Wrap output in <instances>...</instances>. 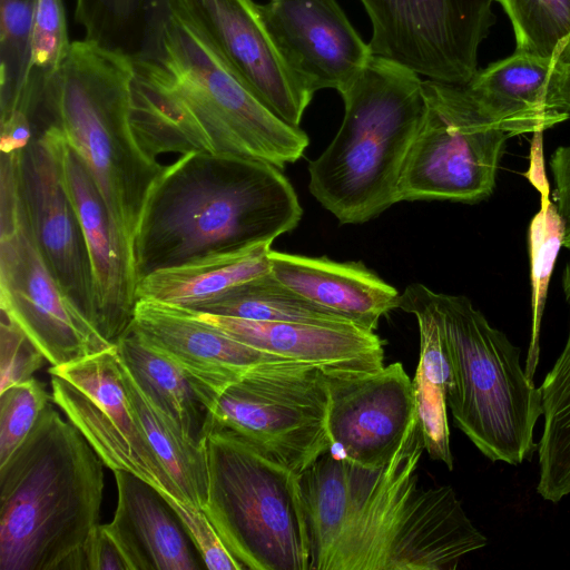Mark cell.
Returning <instances> with one entry per match:
<instances>
[{"instance_id":"cell-19","label":"cell","mask_w":570,"mask_h":570,"mask_svg":"<svg viewBox=\"0 0 570 570\" xmlns=\"http://www.w3.org/2000/svg\"><path fill=\"white\" fill-rule=\"evenodd\" d=\"M129 327L187 373L207 412L253 366L291 361L234 338L193 309L155 301H137Z\"/></svg>"},{"instance_id":"cell-9","label":"cell","mask_w":570,"mask_h":570,"mask_svg":"<svg viewBox=\"0 0 570 570\" xmlns=\"http://www.w3.org/2000/svg\"><path fill=\"white\" fill-rule=\"evenodd\" d=\"M0 306L51 366L108 350L106 340L65 293L35 238L17 173V151L0 161Z\"/></svg>"},{"instance_id":"cell-23","label":"cell","mask_w":570,"mask_h":570,"mask_svg":"<svg viewBox=\"0 0 570 570\" xmlns=\"http://www.w3.org/2000/svg\"><path fill=\"white\" fill-rule=\"evenodd\" d=\"M117 507L107 524L130 570H195L200 566L179 518L159 489L114 471Z\"/></svg>"},{"instance_id":"cell-34","label":"cell","mask_w":570,"mask_h":570,"mask_svg":"<svg viewBox=\"0 0 570 570\" xmlns=\"http://www.w3.org/2000/svg\"><path fill=\"white\" fill-rule=\"evenodd\" d=\"M70 46L62 1L38 0L31 39L30 67L21 90L43 91L58 75Z\"/></svg>"},{"instance_id":"cell-6","label":"cell","mask_w":570,"mask_h":570,"mask_svg":"<svg viewBox=\"0 0 570 570\" xmlns=\"http://www.w3.org/2000/svg\"><path fill=\"white\" fill-rule=\"evenodd\" d=\"M434 297L452 370L448 407L456 428L492 462L530 460L542 400L521 365L520 348L468 297Z\"/></svg>"},{"instance_id":"cell-20","label":"cell","mask_w":570,"mask_h":570,"mask_svg":"<svg viewBox=\"0 0 570 570\" xmlns=\"http://www.w3.org/2000/svg\"><path fill=\"white\" fill-rule=\"evenodd\" d=\"M468 89L511 137L544 131L570 117L567 63L518 52L478 70Z\"/></svg>"},{"instance_id":"cell-8","label":"cell","mask_w":570,"mask_h":570,"mask_svg":"<svg viewBox=\"0 0 570 570\" xmlns=\"http://www.w3.org/2000/svg\"><path fill=\"white\" fill-rule=\"evenodd\" d=\"M208 495L203 511L249 570H309L297 476L230 431L204 424Z\"/></svg>"},{"instance_id":"cell-24","label":"cell","mask_w":570,"mask_h":570,"mask_svg":"<svg viewBox=\"0 0 570 570\" xmlns=\"http://www.w3.org/2000/svg\"><path fill=\"white\" fill-rule=\"evenodd\" d=\"M435 292L412 283L400 295L399 308L415 316L420 333V357L412 380L416 416L425 451L451 471L453 455L448 422V391L452 384Z\"/></svg>"},{"instance_id":"cell-16","label":"cell","mask_w":570,"mask_h":570,"mask_svg":"<svg viewBox=\"0 0 570 570\" xmlns=\"http://www.w3.org/2000/svg\"><path fill=\"white\" fill-rule=\"evenodd\" d=\"M326 379L333 449L357 465L387 463L417 419L412 380L403 365L394 362L373 372Z\"/></svg>"},{"instance_id":"cell-36","label":"cell","mask_w":570,"mask_h":570,"mask_svg":"<svg viewBox=\"0 0 570 570\" xmlns=\"http://www.w3.org/2000/svg\"><path fill=\"white\" fill-rule=\"evenodd\" d=\"M183 523L204 566L212 570H244L224 544L205 512L161 491Z\"/></svg>"},{"instance_id":"cell-10","label":"cell","mask_w":570,"mask_h":570,"mask_svg":"<svg viewBox=\"0 0 570 570\" xmlns=\"http://www.w3.org/2000/svg\"><path fill=\"white\" fill-rule=\"evenodd\" d=\"M423 116L397 185V202L473 204L495 186L511 137L466 85L423 80Z\"/></svg>"},{"instance_id":"cell-5","label":"cell","mask_w":570,"mask_h":570,"mask_svg":"<svg viewBox=\"0 0 570 570\" xmlns=\"http://www.w3.org/2000/svg\"><path fill=\"white\" fill-rule=\"evenodd\" d=\"M421 76L372 56L342 91L344 117L309 163L308 189L341 224L365 223L397 202L401 173L424 109Z\"/></svg>"},{"instance_id":"cell-14","label":"cell","mask_w":570,"mask_h":570,"mask_svg":"<svg viewBox=\"0 0 570 570\" xmlns=\"http://www.w3.org/2000/svg\"><path fill=\"white\" fill-rule=\"evenodd\" d=\"M238 80L272 112L299 127L314 94L277 50L253 0H170Z\"/></svg>"},{"instance_id":"cell-41","label":"cell","mask_w":570,"mask_h":570,"mask_svg":"<svg viewBox=\"0 0 570 570\" xmlns=\"http://www.w3.org/2000/svg\"><path fill=\"white\" fill-rule=\"evenodd\" d=\"M542 134L543 131H538L533 134L534 137L532 139L530 148V166L529 169L524 173V176L539 191V194L550 191L549 180L546 176L543 166L544 164Z\"/></svg>"},{"instance_id":"cell-17","label":"cell","mask_w":570,"mask_h":570,"mask_svg":"<svg viewBox=\"0 0 570 570\" xmlns=\"http://www.w3.org/2000/svg\"><path fill=\"white\" fill-rule=\"evenodd\" d=\"M259 11L284 61L313 94L342 91L373 56L336 0H268Z\"/></svg>"},{"instance_id":"cell-40","label":"cell","mask_w":570,"mask_h":570,"mask_svg":"<svg viewBox=\"0 0 570 570\" xmlns=\"http://www.w3.org/2000/svg\"><path fill=\"white\" fill-rule=\"evenodd\" d=\"M35 136L30 119L22 112H11L1 116V153H12L24 149Z\"/></svg>"},{"instance_id":"cell-30","label":"cell","mask_w":570,"mask_h":570,"mask_svg":"<svg viewBox=\"0 0 570 570\" xmlns=\"http://www.w3.org/2000/svg\"><path fill=\"white\" fill-rule=\"evenodd\" d=\"M193 311L252 321L352 323L302 298L282 285L272 273L246 282Z\"/></svg>"},{"instance_id":"cell-31","label":"cell","mask_w":570,"mask_h":570,"mask_svg":"<svg viewBox=\"0 0 570 570\" xmlns=\"http://www.w3.org/2000/svg\"><path fill=\"white\" fill-rule=\"evenodd\" d=\"M540 209L528 228L532 317L524 371L533 382L539 363L540 330L549 283L564 238V222L557 204L550 198V191L540 194Z\"/></svg>"},{"instance_id":"cell-43","label":"cell","mask_w":570,"mask_h":570,"mask_svg":"<svg viewBox=\"0 0 570 570\" xmlns=\"http://www.w3.org/2000/svg\"><path fill=\"white\" fill-rule=\"evenodd\" d=\"M567 73H568V79H569V85H570V62L567 63Z\"/></svg>"},{"instance_id":"cell-39","label":"cell","mask_w":570,"mask_h":570,"mask_svg":"<svg viewBox=\"0 0 570 570\" xmlns=\"http://www.w3.org/2000/svg\"><path fill=\"white\" fill-rule=\"evenodd\" d=\"M554 203L564 222L563 247L570 252V144L558 147L550 159Z\"/></svg>"},{"instance_id":"cell-1","label":"cell","mask_w":570,"mask_h":570,"mask_svg":"<svg viewBox=\"0 0 570 570\" xmlns=\"http://www.w3.org/2000/svg\"><path fill=\"white\" fill-rule=\"evenodd\" d=\"M424 450L416 419L384 465L328 451L297 476L309 570H455L488 544L452 487L420 485Z\"/></svg>"},{"instance_id":"cell-4","label":"cell","mask_w":570,"mask_h":570,"mask_svg":"<svg viewBox=\"0 0 570 570\" xmlns=\"http://www.w3.org/2000/svg\"><path fill=\"white\" fill-rule=\"evenodd\" d=\"M132 60L89 40L71 42L36 115L57 126L92 176L132 250L150 190L166 166L140 147L130 121Z\"/></svg>"},{"instance_id":"cell-28","label":"cell","mask_w":570,"mask_h":570,"mask_svg":"<svg viewBox=\"0 0 570 570\" xmlns=\"http://www.w3.org/2000/svg\"><path fill=\"white\" fill-rule=\"evenodd\" d=\"M170 12V0H76L85 39L131 60L153 51Z\"/></svg>"},{"instance_id":"cell-37","label":"cell","mask_w":570,"mask_h":570,"mask_svg":"<svg viewBox=\"0 0 570 570\" xmlns=\"http://www.w3.org/2000/svg\"><path fill=\"white\" fill-rule=\"evenodd\" d=\"M45 360V355L29 336L1 313L0 392L33 377Z\"/></svg>"},{"instance_id":"cell-7","label":"cell","mask_w":570,"mask_h":570,"mask_svg":"<svg viewBox=\"0 0 570 570\" xmlns=\"http://www.w3.org/2000/svg\"><path fill=\"white\" fill-rule=\"evenodd\" d=\"M132 63L184 108L214 154L283 169L298 160L309 144L305 131L261 102L171 8L154 50Z\"/></svg>"},{"instance_id":"cell-22","label":"cell","mask_w":570,"mask_h":570,"mask_svg":"<svg viewBox=\"0 0 570 570\" xmlns=\"http://www.w3.org/2000/svg\"><path fill=\"white\" fill-rule=\"evenodd\" d=\"M271 273L302 298L370 331L399 308L400 293L361 262H336L271 249Z\"/></svg>"},{"instance_id":"cell-27","label":"cell","mask_w":570,"mask_h":570,"mask_svg":"<svg viewBox=\"0 0 570 570\" xmlns=\"http://www.w3.org/2000/svg\"><path fill=\"white\" fill-rule=\"evenodd\" d=\"M121 366L130 403L153 451L178 489L181 501L203 509L208 495V464L204 440L187 438L145 395L122 363Z\"/></svg>"},{"instance_id":"cell-13","label":"cell","mask_w":570,"mask_h":570,"mask_svg":"<svg viewBox=\"0 0 570 570\" xmlns=\"http://www.w3.org/2000/svg\"><path fill=\"white\" fill-rule=\"evenodd\" d=\"M48 372L52 402L105 465L131 472L181 501L132 409L116 344L77 362L51 366Z\"/></svg>"},{"instance_id":"cell-38","label":"cell","mask_w":570,"mask_h":570,"mask_svg":"<svg viewBox=\"0 0 570 570\" xmlns=\"http://www.w3.org/2000/svg\"><path fill=\"white\" fill-rule=\"evenodd\" d=\"M66 570H130L107 524H98Z\"/></svg>"},{"instance_id":"cell-35","label":"cell","mask_w":570,"mask_h":570,"mask_svg":"<svg viewBox=\"0 0 570 570\" xmlns=\"http://www.w3.org/2000/svg\"><path fill=\"white\" fill-rule=\"evenodd\" d=\"M50 401L35 377L0 392V465L23 443Z\"/></svg>"},{"instance_id":"cell-18","label":"cell","mask_w":570,"mask_h":570,"mask_svg":"<svg viewBox=\"0 0 570 570\" xmlns=\"http://www.w3.org/2000/svg\"><path fill=\"white\" fill-rule=\"evenodd\" d=\"M58 155L61 180L78 216L91 265L94 325L115 344L130 326L137 303L132 250L116 227L83 160L61 130Z\"/></svg>"},{"instance_id":"cell-15","label":"cell","mask_w":570,"mask_h":570,"mask_svg":"<svg viewBox=\"0 0 570 570\" xmlns=\"http://www.w3.org/2000/svg\"><path fill=\"white\" fill-rule=\"evenodd\" d=\"M59 140L57 126L39 129L30 144L17 151L18 180L42 256L65 293L94 324L91 265L78 216L61 180Z\"/></svg>"},{"instance_id":"cell-3","label":"cell","mask_w":570,"mask_h":570,"mask_svg":"<svg viewBox=\"0 0 570 570\" xmlns=\"http://www.w3.org/2000/svg\"><path fill=\"white\" fill-rule=\"evenodd\" d=\"M104 465L48 404L0 465V570H66L99 524Z\"/></svg>"},{"instance_id":"cell-26","label":"cell","mask_w":570,"mask_h":570,"mask_svg":"<svg viewBox=\"0 0 570 570\" xmlns=\"http://www.w3.org/2000/svg\"><path fill=\"white\" fill-rule=\"evenodd\" d=\"M121 363L145 395L187 436L203 440L207 410L187 373L132 328L115 343Z\"/></svg>"},{"instance_id":"cell-21","label":"cell","mask_w":570,"mask_h":570,"mask_svg":"<svg viewBox=\"0 0 570 570\" xmlns=\"http://www.w3.org/2000/svg\"><path fill=\"white\" fill-rule=\"evenodd\" d=\"M234 338L261 351L320 367L326 375L384 366V343L356 324L252 321L195 311Z\"/></svg>"},{"instance_id":"cell-11","label":"cell","mask_w":570,"mask_h":570,"mask_svg":"<svg viewBox=\"0 0 570 570\" xmlns=\"http://www.w3.org/2000/svg\"><path fill=\"white\" fill-rule=\"evenodd\" d=\"M326 374L296 362H267L227 386L205 424L245 440L296 475L333 450Z\"/></svg>"},{"instance_id":"cell-42","label":"cell","mask_w":570,"mask_h":570,"mask_svg":"<svg viewBox=\"0 0 570 570\" xmlns=\"http://www.w3.org/2000/svg\"><path fill=\"white\" fill-rule=\"evenodd\" d=\"M562 288L567 301L570 303V262L567 263L563 271Z\"/></svg>"},{"instance_id":"cell-32","label":"cell","mask_w":570,"mask_h":570,"mask_svg":"<svg viewBox=\"0 0 570 570\" xmlns=\"http://www.w3.org/2000/svg\"><path fill=\"white\" fill-rule=\"evenodd\" d=\"M511 20L515 51L570 62V0H497Z\"/></svg>"},{"instance_id":"cell-29","label":"cell","mask_w":570,"mask_h":570,"mask_svg":"<svg viewBox=\"0 0 570 570\" xmlns=\"http://www.w3.org/2000/svg\"><path fill=\"white\" fill-rule=\"evenodd\" d=\"M539 387L543 430L537 444V493L557 503L570 494V327L561 354Z\"/></svg>"},{"instance_id":"cell-33","label":"cell","mask_w":570,"mask_h":570,"mask_svg":"<svg viewBox=\"0 0 570 570\" xmlns=\"http://www.w3.org/2000/svg\"><path fill=\"white\" fill-rule=\"evenodd\" d=\"M38 0H0V107L9 111L26 82Z\"/></svg>"},{"instance_id":"cell-12","label":"cell","mask_w":570,"mask_h":570,"mask_svg":"<svg viewBox=\"0 0 570 570\" xmlns=\"http://www.w3.org/2000/svg\"><path fill=\"white\" fill-rule=\"evenodd\" d=\"M497 0H361L371 20L373 56L425 79L466 85L495 23Z\"/></svg>"},{"instance_id":"cell-2","label":"cell","mask_w":570,"mask_h":570,"mask_svg":"<svg viewBox=\"0 0 570 570\" xmlns=\"http://www.w3.org/2000/svg\"><path fill=\"white\" fill-rule=\"evenodd\" d=\"M303 209L281 169L264 161L191 151L165 167L132 245L137 283L161 268L248 248L293 230Z\"/></svg>"},{"instance_id":"cell-25","label":"cell","mask_w":570,"mask_h":570,"mask_svg":"<svg viewBox=\"0 0 570 570\" xmlns=\"http://www.w3.org/2000/svg\"><path fill=\"white\" fill-rule=\"evenodd\" d=\"M271 245L265 243L233 252L213 253L157 269L137 283V301L149 299L197 309L246 282L269 274Z\"/></svg>"}]
</instances>
